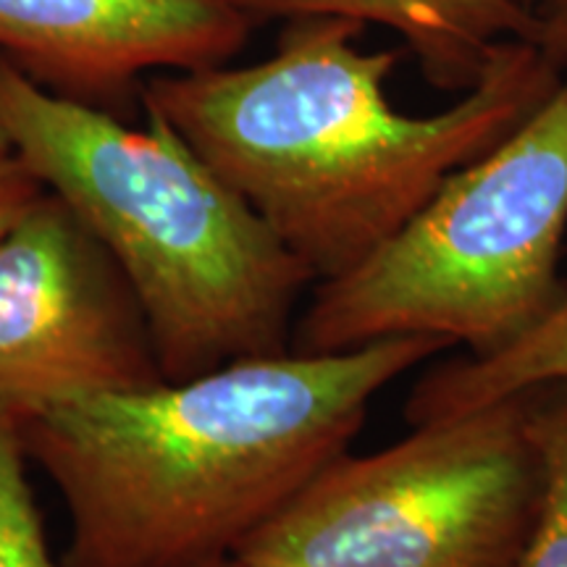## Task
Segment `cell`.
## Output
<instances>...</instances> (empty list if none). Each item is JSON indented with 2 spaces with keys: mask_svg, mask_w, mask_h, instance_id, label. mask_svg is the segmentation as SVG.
<instances>
[{
  "mask_svg": "<svg viewBox=\"0 0 567 567\" xmlns=\"http://www.w3.org/2000/svg\"><path fill=\"white\" fill-rule=\"evenodd\" d=\"M252 24L224 0H0V59L55 95L116 113L147 71L234 59Z\"/></svg>",
  "mask_w": 567,
  "mask_h": 567,
  "instance_id": "cell-7",
  "label": "cell"
},
{
  "mask_svg": "<svg viewBox=\"0 0 567 567\" xmlns=\"http://www.w3.org/2000/svg\"><path fill=\"white\" fill-rule=\"evenodd\" d=\"M45 193V184L17 153L0 155V239Z\"/></svg>",
  "mask_w": 567,
  "mask_h": 567,
  "instance_id": "cell-12",
  "label": "cell"
},
{
  "mask_svg": "<svg viewBox=\"0 0 567 567\" xmlns=\"http://www.w3.org/2000/svg\"><path fill=\"white\" fill-rule=\"evenodd\" d=\"M13 153L109 247L151 326L166 381L289 352L316 284L260 216L161 118L145 130L40 87L0 59Z\"/></svg>",
  "mask_w": 567,
  "mask_h": 567,
  "instance_id": "cell-3",
  "label": "cell"
},
{
  "mask_svg": "<svg viewBox=\"0 0 567 567\" xmlns=\"http://www.w3.org/2000/svg\"><path fill=\"white\" fill-rule=\"evenodd\" d=\"M544 494L520 567H567V400L530 415Z\"/></svg>",
  "mask_w": 567,
  "mask_h": 567,
  "instance_id": "cell-11",
  "label": "cell"
},
{
  "mask_svg": "<svg viewBox=\"0 0 567 567\" xmlns=\"http://www.w3.org/2000/svg\"><path fill=\"white\" fill-rule=\"evenodd\" d=\"M567 229V80L358 268L318 281L289 352L337 354L434 337L492 354L559 300Z\"/></svg>",
  "mask_w": 567,
  "mask_h": 567,
  "instance_id": "cell-4",
  "label": "cell"
},
{
  "mask_svg": "<svg viewBox=\"0 0 567 567\" xmlns=\"http://www.w3.org/2000/svg\"><path fill=\"white\" fill-rule=\"evenodd\" d=\"M534 45L559 74L567 69V0H538L534 6Z\"/></svg>",
  "mask_w": 567,
  "mask_h": 567,
  "instance_id": "cell-13",
  "label": "cell"
},
{
  "mask_svg": "<svg viewBox=\"0 0 567 567\" xmlns=\"http://www.w3.org/2000/svg\"><path fill=\"white\" fill-rule=\"evenodd\" d=\"M444 347L410 334L247 358L19 415L30 463L71 517L61 567H200L234 555L347 452L381 389Z\"/></svg>",
  "mask_w": 567,
  "mask_h": 567,
  "instance_id": "cell-2",
  "label": "cell"
},
{
  "mask_svg": "<svg viewBox=\"0 0 567 567\" xmlns=\"http://www.w3.org/2000/svg\"><path fill=\"white\" fill-rule=\"evenodd\" d=\"M200 567H252V565L243 563V559L234 557V555H226V557H221V559H213V563H205V565H200Z\"/></svg>",
  "mask_w": 567,
  "mask_h": 567,
  "instance_id": "cell-14",
  "label": "cell"
},
{
  "mask_svg": "<svg viewBox=\"0 0 567 567\" xmlns=\"http://www.w3.org/2000/svg\"><path fill=\"white\" fill-rule=\"evenodd\" d=\"M252 21L342 17L396 32L434 87L467 92L509 40L534 42L523 0H224Z\"/></svg>",
  "mask_w": 567,
  "mask_h": 567,
  "instance_id": "cell-8",
  "label": "cell"
},
{
  "mask_svg": "<svg viewBox=\"0 0 567 567\" xmlns=\"http://www.w3.org/2000/svg\"><path fill=\"white\" fill-rule=\"evenodd\" d=\"M363 30L295 17L266 61L172 71L140 87L145 113L172 126L316 284L371 258L446 176L499 145L563 82L534 42L509 40L452 109L408 116L386 97L408 48L363 53Z\"/></svg>",
  "mask_w": 567,
  "mask_h": 567,
  "instance_id": "cell-1",
  "label": "cell"
},
{
  "mask_svg": "<svg viewBox=\"0 0 567 567\" xmlns=\"http://www.w3.org/2000/svg\"><path fill=\"white\" fill-rule=\"evenodd\" d=\"M528 394L323 465L234 549L252 567H520L542 507Z\"/></svg>",
  "mask_w": 567,
  "mask_h": 567,
  "instance_id": "cell-5",
  "label": "cell"
},
{
  "mask_svg": "<svg viewBox=\"0 0 567 567\" xmlns=\"http://www.w3.org/2000/svg\"><path fill=\"white\" fill-rule=\"evenodd\" d=\"M9 153H13V147H11V137H9V132H6L3 116H0V155H9Z\"/></svg>",
  "mask_w": 567,
  "mask_h": 567,
  "instance_id": "cell-15",
  "label": "cell"
},
{
  "mask_svg": "<svg viewBox=\"0 0 567 567\" xmlns=\"http://www.w3.org/2000/svg\"><path fill=\"white\" fill-rule=\"evenodd\" d=\"M523 3H528V6H530V9H534V6L538 3V0H523Z\"/></svg>",
  "mask_w": 567,
  "mask_h": 567,
  "instance_id": "cell-16",
  "label": "cell"
},
{
  "mask_svg": "<svg viewBox=\"0 0 567 567\" xmlns=\"http://www.w3.org/2000/svg\"><path fill=\"white\" fill-rule=\"evenodd\" d=\"M549 384H567V289L515 342L423 375L408 400V421H444Z\"/></svg>",
  "mask_w": 567,
  "mask_h": 567,
  "instance_id": "cell-9",
  "label": "cell"
},
{
  "mask_svg": "<svg viewBox=\"0 0 567 567\" xmlns=\"http://www.w3.org/2000/svg\"><path fill=\"white\" fill-rule=\"evenodd\" d=\"M27 463L21 417L0 405V567H61L48 547Z\"/></svg>",
  "mask_w": 567,
  "mask_h": 567,
  "instance_id": "cell-10",
  "label": "cell"
},
{
  "mask_svg": "<svg viewBox=\"0 0 567 567\" xmlns=\"http://www.w3.org/2000/svg\"><path fill=\"white\" fill-rule=\"evenodd\" d=\"M163 381L151 326L122 266L45 189L0 239V405L30 415Z\"/></svg>",
  "mask_w": 567,
  "mask_h": 567,
  "instance_id": "cell-6",
  "label": "cell"
}]
</instances>
